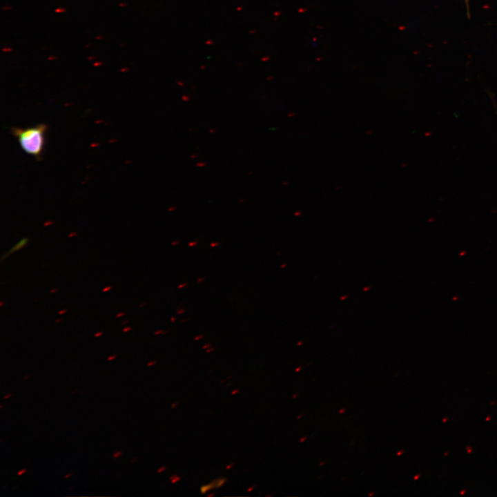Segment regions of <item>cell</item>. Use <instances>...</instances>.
Segmentation results:
<instances>
[{"label":"cell","instance_id":"cell-1","mask_svg":"<svg viewBox=\"0 0 497 497\" xmlns=\"http://www.w3.org/2000/svg\"><path fill=\"white\" fill-rule=\"evenodd\" d=\"M47 126L39 124L25 128L13 127L12 134L17 139L22 150L27 154L40 160L45 143Z\"/></svg>","mask_w":497,"mask_h":497},{"label":"cell","instance_id":"cell-2","mask_svg":"<svg viewBox=\"0 0 497 497\" xmlns=\"http://www.w3.org/2000/svg\"><path fill=\"white\" fill-rule=\"evenodd\" d=\"M28 242H29L28 237H24V238L21 239L19 242H18L13 246H12L10 248V250L1 257V261L4 260L5 258L8 257L10 255L12 254L13 253L18 251L19 250L23 248L24 246H26L28 244Z\"/></svg>","mask_w":497,"mask_h":497},{"label":"cell","instance_id":"cell-3","mask_svg":"<svg viewBox=\"0 0 497 497\" xmlns=\"http://www.w3.org/2000/svg\"><path fill=\"white\" fill-rule=\"evenodd\" d=\"M227 481L226 478H218L213 480L211 483L213 485V489H219L223 486Z\"/></svg>","mask_w":497,"mask_h":497},{"label":"cell","instance_id":"cell-4","mask_svg":"<svg viewBox=\"0 0 497 497\" xmlns=\"http://www.w3.org/2000/svg\"><path fill=\"white\" fill-rule=\"evenodd\" d=\"M211 489H213V485L212 483H210L208 484L202 485L200 487V493L202 494H205L206 492L209 491Z\"/></svg>","mask_w":497,"mask_h":497},{"label":"cell","instance_id":"cell-5","mask_svg":"<svg viewBox=\"0 0 497 497\" xmlns=\"http://www.w3.org/2000/svg\"><path fill=\"white\" fill-rule=\"evenodd\" d=\"M182 479V477L177 474H173L170 476L169 480L172 484H175L179 482Z\"/></svg>","mask_w":497,"mask_h":497},{"label":"cell","instance_id":"cell-6","mask_svg":"<svg viewBox=\"0 0 497 497\" xmlns=\"http://www.w3.org/2000/svg\"><path fill=\"white\" fill-rule=\"evenodd\" d=\"M122 454H123L122 451H115V452L113 454V458H115V459H117V458H119L120 456H121Z\"/></svg>","mask_w":497,"mask_h":497},{"label":"cell","instance_id":"cell-7","mask_svg":"<svg viewBox=\"0 0 497 497\" xmlns=\"http://www.w3.org/2000/svg\"><path fill=\"white\" fill-rule=\"evenodd\" d=\"M116 358H117V354H113L107 358V360L112 361V360H114L115 359H116Z\"/></svg>","mask_w":497,"mask_h":497},{"label":"cell","instance_id":"cell-8","mask_svg":"<svg viewBox=\"0 0 497 497\" xmlns=\"http://www.w3.org/2000/svg\"><path fill=\"white\" fill-rule=\"evenodd\" d=\"M166 469H167V467L166 466H162L157 470V472L158 474L162 473V472L164 471Z\"/></svg>","mask_w":497,"mask_h":497},{"label":"cell","instance_id":"cell-9","mask_svg":"<svg viewBox=\"0 0 497 497\" xmlns=\"http://www.w3.org/2000/svg\"><path fill=\"white\" fill-rule=\"evenodd\" d=\"M235 462L229 463L226 466V469L228 470L231 469V468H233L235 466Z\"/></svg>","mask_w":497,"mask_h":497},{"label":"cell","instance_id":"cell-10","mask_svg":"<svg viewBox=\"0 0 497 497\" xmlns=\"http://www.w3.org/2000/svg\"><path fill=\"white\" fill-rule=\"evenodd\" d=\"M26 470H27L26 468H23V469H20V470L17 472V475H18V476H21V475L23 474L24 473H26Z\"/></svg>","mask_w":497,"mask_h":497},{"label":"cell","instance_id":"cell-11","mask_svg":"<svg viewBox=\"0 0 497 497\" xmlns=\"http://www.w3.org/2000/svg\"><path fill=\"white\" fill-rule=\"evenodd\" d=\"M131 329H132V327H128V326H127V327H125L122 329V331H123L124 333H126V332L130 331Z\"/></svg>","mask_w":497,"mask_h":497},{"label":"cell","instance_id":"cell-12","mask_svg":"<svg viewBox=\"0 0 497 497\" xmlns=\"http://www.w3.org/2000/svg\"><path fill=\"white\" fill-rule=\"evenodd\" d=\"M156 363H157V362L155 360H152L147 363V366L152 367V366L155 365Z\"/></svg>","mask_w":497,"mask_h":497},{"label":"cell","instance_id":"cell-13","mask_svg":"<svg viewBox=\"0 0 497 497\" xmlns=\"http://www.w3.org/2000/svg\"><path fill=\"white\" fill-rule=\"evenodd\" d=\"M179 405V402H173V403H172L170 407H171L172 409H175V408L177 407Z\"/></svg>","mask_w":497,"mask_h":497},{"label":"cell","instance_id":"cell-14","mask_svg":"<svg viewBox=\"0 0 497 497\" xmlns=\"http://www.w3.org/2000/svg\"><path fill=\"white\" fill-rule=\"evenodd\" d=\"M110 289H112V286H108L104 287L102 291L104 292H107L108 291H110Z\"/></svg>","mask_w":497,"mask_h":497},{"label":"cell","instance_id":"cell-15","mask_svg":"<svg viewBox=\"0 0 497 497\" xmlns=\"http://www.w3.org/2000/svg\"><path fill=\"white\" fill-rule=\"evenodd\" d=\"M240 392V390L237 389H235L231 391V395H236Z\"/></svg>","mask_w":497,"mask_h":497},{"label":"cell","instance_id":"cell-16","mask_svg":"<svg viewBox=\"0 0 497 497\" xmlns=\"http://www.w3.org/2000/svg\"><path fill=\"white\" fill-rule=\"evenodd\" d=\"M103 333H104L103 331L97 332V333L95 334V337H96V338H97V337H100V336H101V335H103Z\"/></svg>","mask_w":497,"mask_h":497},{"label":"cell","instance_id":"cell-17","mask_svg":"<svg viewBox=\"0 0 497 497\" xmlns=\"http://www.w3.org/2000/svg\"><path fill=\"white\" fill-rule=\"evenodd\" d=\"M255 488V485H251L247 489L248 492L252 491Z\"/></svg>","mask_w":497,"mask_h":497},{"label":"cell","instance_id":"cell-18","mask_svg":"<svg viewBox=\"0 0 497 497\" xmlns=\"http://www.w3.org/2000/svg\"><path fill=\"white\" fill-rule=\"evenodd\" d=\"M125 314H126L125 312H120V313H117V314L116 315V317H117V318H120V317L124 316Z\"/></svg>","mask_w":497,"mask_h":497},{"label":"cell","instance_id":"cell-19","mask_svg":"<svg viewBox=\"0 0 497 497\" xmlns=\"http://www.w3.org/2000/svg\"><path fill=\"white\" fill-rule=\"evenodd\" d=\"M65 11H66V10L64 9V8H57V9L55 10V12H65Z\"/></svg>","mask_w":497,"mask_h":497},{"label":"cell","instance_id":"cell-20","mask_svg":"<svg viewBox=\"0 0 497 497\" xmlns=\"http://www.w3.org/2000/svg\"><path fill=\"white\" fill-rule=\"evenodd\" d=\"M12 396V393H8L3 396V399H8Z\"/></svg>","mask_w":497,"mask_h":497},{"label":"cell","instance_id":"cell-21","mask_svg":"<svg viewBox=\"0 0 497 497\" xmlns=\"http://www.w3.org/2000/svg\"><path fill=\"white\" fill-rule=\"evenodd\" d=\"M66 312H67V310L63 309V310H61V311H59V315H62V314H64V313H66Z\"/></svg>","mask_w":497,"mask_h":497},{"label":"cell","instance_id":"cell-22","mask_svg":"<svg viewBox=\"0 0 497 497\" xmlns=\"http://www.w3.org/2000/svg\"><path fill=\"white\" fill-rule=\"evenodd\" d=\"M137 460H138V458H137V457H135V458H132V459L130 460V463H133V462L137 461Z\"/></svg>","mask_w":497,"mask_h":497},{"label":"cell","instance_id":"cell-23","mask_svg":"<svg viewBox=\"0 0 497 497\" xmlns=\"http://www.w3.org/2000/svg\"><path fill=\"white\" fill-rule=\"evenodd\" d=\"M30 377H31V375H30V374L26 375V376L23 377V380H26L29 379Z\"/></svg>","mask_w":497,"mask_h":497},{"label":"cell","instance_id":"cell-24","mask_svg":"<svg viewBox=\"0 0 497 497\" xmlns=\"http://www.w3.org/2000/svg\"><path fill=\"white\" fill-rule=\"evenodd\" d=\"M72 475V473H68V474H67L65 475L64 478H68L70 477Z\"/></svg>","mask_w":497,"mask_h":497},{"label":"cell","instance_id":"cell-25","mask_svg":"<svg viewBox=\"0 0 497 497\" xmlns=\"http://www.w3.org/2000/svg\"><path fill=\"white\" fill-rule=\"evenodd\" d=\"M215 496V493H210V494H207V496H208V497H213V496Z\"/></svg>","mask_w":497,"mask_h":497},{"label":"cell","instance_id":"cell-26","mask_svg":"<svg viewBox=\"0 0 497 497\" xmlns=\"http://www.w3.org/2000/svg\"><path fill=\"white\" fill-rule=\"evenodd\" d=\"M213 350H214V349H213V348H210V347H209V348H208V350H206V353H209V352H211V351H213Z\"/></svg>","mask_w":497,"mask_h":497},{"label":"cell","instance_id":"cell-27","mask_svg":"<svg viewBox=\"0 0 497 497\" xmlns=\"http://www.w3.org/2000/svg\"><path fill=\"white\" fill-rule=\"evenodd\" d=\"M57 291V289H52V290L50 291V293H53L54 292H56Z\"/></svg>","mask_w":497,"mask_h":497},{"label":"cell","instance_id":"cell-28","mask_svg":"<svg viewBox=\"0 0 497 497\" xmlns=\"http://www.w3.org/2000/svg\"><path fill=\"white\" fill-rule=\"evenodd\" d=\"M3 50L8 52V51H11L12 49L11 48H4Z\"/></svg>","mask_w":497,"mask_h":497},{"label":"cell","instance_id":"cell-29","mask_svg":"<svg viewBox=\"0 0 497 497\" xmlns=\"http://www.w3.org/2000/svg\"><path fill=\"white\" fill-rule=\"evenodd\" d=\"M209 347H211V344H206L205 346H204L203 348L206 349V348H209Z\"/></svg>","mask_w":497,"mask_h":497},{"label":"cell","instance_id":"cell-30","mask_svg":"<svg viewBox=\"0 0 497 497\" xmlns=\"http://www.w3.org/2000/svg\"><path fill=\"white\" fill-rule=\"evenodd\" d=\"M75 235H77V233H70V234L68 235V237H73Z\"/></svg>","mask_w":497,"mask_h":497},{"label":"cell","instance_id":"cell-31","mask_svg":"<svg viewBox=\"0 0 497 497\" xmlns=\"http://www.w3.org/2000/svg\"><path fill=\"white\" fill-rule=\"evenodd\" d=\"M61 320H62L61 319H57V320H55V322L58 323V322H61Z\"/></svg>","mask_w":497,"mask_h":497},{"label":"cell","instance_id":"cell-32","mask_svg":"<svg viewBox=\"0 0 497 497\" xmlns=\"http://www.w3.org/2000/svg\"><path fill=\"white\" fill-rule=\"evenodd\" d=\"M78 391V389H75V390H74V391H72V393L73 394V393H76V391Z\"/></svg>","mask_w":497,"mask_h":497},{"label":"cell","instance_id":"cell-33","mask_svg":"<svg viewBox=\"0 0 497 497\" xmlns=\"http://www.w3.org/2000/svg\"><path fill=\"white\" fill-rule=\"evenodd\" d=\"M127 322H128V321H125V322H122L121 324H126V323H127Z\"/></svg>","mask_w":497,"mask_h":497},{"label":"cell","instance_id":"cell-34","mask_svg":"<svg viewBox=\"0 0 497 497\" xmlns=\"http://www.w3.org/2000/svg\"><path fill=\"white\" fill-rule=\"evenodd\" d=\"M3 304V302L1 301V306H2Z\"/></svg>","mask_w":497,"mask_h":497},{"label":"cell","instance_id":"cell-35","mask_svg":"<svg viewBox=\"0 0 497 497\" xmlns=\"http://www.w3.org/2000/svg\"><path fill=\"white\" fill-rule=\"evenodd\" d=\"M0 407H1V408L3 407V405H1L0 406Z\"/></svg>","mask_w":497,"mask_h":497}]
</instances>
